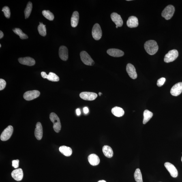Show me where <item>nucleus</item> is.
Segmentation results:
<instances>
[{
	"label": "nucleus",
	"instance_id": "21",
	"mask_svg": "<svg viewBox=\"0 0 182 182\" xmlns=\"http://www.w3.org/2000/svg\"><path fill=\"white\" fill-rule=\"evenodd\" d=\"M88 161L90 164L93 166L97 165L100 163L99 157L95 154H91L88 157Z\"/></svg>",
	"mask_w": 182,
	"mask_h": 182
},
{
	"label": "nucleus",
	"instance_id": "30",
	"mask_svg": "<svg viewBox=\"0 0 182 182\" xmlns=\"http://www.w3.org/2000/svg\"><path fill=\"white\" fill-rule=\"evenodd\" d=\"M45 26L46 25H44L42 23H41L40 22V25L37 28L39 34L43 37L45 36L47 34Z\"/></svg>",
	"mask_w": 182,
	"mask_h": 182
},
{
	"label": "nucleus",
	"instance_id": "8",
	"mask_svg": "<svg viewBox=\"0 0 182 182\" xmlns=\"http://www.w3.org/2000/svg\"><path fill=\"white\" fill-rule=\"evenodd\" d=\"M40 91L37 90L29 91L24 93L23 97L26 100L31 101L37 98L40 96Z\"/></svg>",
	"mask_w": 182,
	"mask_h": 182
},
{
	"label": "nucleus",
	"instance_id": "22",
	"mask_svg": "<svg viewBox=\"0 0 182 182\" xmlns=\"http://www.w3.org/2000/svg\"><path fill=\"white\" fill-rule=\"evenodd\" d=\"M79 14L77 11L73 12L71 18V25L73 27H75L78 25L79 20Z\"/></svg>",
	"mask_w": 182,
	"mask_h": 182
},
{
	"label": "nucleus",
	"instance_id": "4",
	"mask_svg": "<svg viewBox=\"0 0 182 182\" xmlns=\"http://www.w3.org/2000/svg\"><path fill=\"white\" fill-rule=\"evenodd\" d=\"M81 59L84 64L92 66L94 65L95 62L87 52L82 51L80 53Z\"/></svg>",
	"mask_w": 182,
	"mask_h": 182
},
{
	"label": "nucleus",
	"instance_id": "24",
	"mask_svg": "<svg viewBox=\"0 0 182 182\" xmlns=\"http://www.w3.org/2000/svg\"><path fill=\"white\" fill-rule=\"evenodd\" d=\"M102 151L104 155L108 158H111L113 156V151L110 146L104 145L103 147Z\"/></svg>",
	"mask_w": 182,
	"mask_h": 182
},
{
	"label": "nucleus",
	"instance_id": "19",
	"mask_svg": "<svg viewBox=\"0 0 182 182\" xmlns=\"http://www.w3.org/2000/svg\"><path fill=\"white\" fill-rule=\"evenodd\" d=\"M107 53L114 57H121L124 55V53L122 51L116 49H110L107 51Z\"/></svg>",
	"mask_w": 182,
	"mask_h": 182
},
{
	"label": "nucleus",
	"instance_id": "32",
	"mask_svg": "<svg viewBox=\"0 0 182 182\" xmlns=\"http://www.w3.org/2000/svg\"><path fill=\"white\" fill-rule=\"evenodd\" d=\"M2 11L3 12L5 17L7 18H10L11 12L10 8H9V7L5 6L3 7Z\"/></svg>",
	"mask_w": 182,
	"mask_h": 182
},
{
	"label": "nucleus",
	"instance_id": "9",
	"mask_svg": "<svg viewBox=\"0 0 182 182\" xmlns=\"http://www.w3.org/2000/svg\"><path fill=\"white\" fill-rule=\"evenodd\" d=\"M80 97L84 100L91 101L96 99L97 97V95L95 93L89 92H83L80 93Z\"/></svg>",
	"mask_w": 182,
	"mask_h": 182
},
{
	"label": "nucleus",
	"instance_id": "36",
	"mask_svg": "<svg viewBox=\"0 0 182 182\" xmlns=\"http://www.w3.org/2000/svg\"><path fill=\"white\" fill-rule=\"evenodd\" d=\"M83 111L84 113L86 114H87L89 112V109H88L87 107H85L83 108Z\"/></svg>",
	"mask_w": 182,
	"mask_h": 182
},
{
	"label": "nucleus",
	"instance_id": "35",
	"mask_svg": "<svg viewBox=\"0 0 182 182\" xmlns=\"http://www.w3.org/2000/svg\"><path fill=\"white\" fill-rule=\"evenodd\" d=\"M19 159L14 160L12 161V166L15 168H18L19 166Z\"/></svg>",
	"mask_w": 182,
	"mask_h": 182
},
{
	"label": "nucleus",
	"instance_id": "15",
	"mask_svg": "<svg viewBox=\"0 0 182 182\" xmlns=\"http://www.w3.org/2000/svg\"><path fill=\"white\" fill-rule=\"evenodd\" d=\"M18 61L22 65H27L29 66H33L35 63L34 59L29 57L20 58L18 59Z\"/></svg>",
	"mask_w": 182,
	"mask_h": 182
},
{
	"label": "nucleus",
	"instance_id": "41",
	"mask_svg": "<svg viewBox=\"0 0 182 182\" xmlns=\"http://www.w3.org/2000/svg\"><path fill=\"white\" fill-rule=\"evenodd\" d=\"M116 28H118V27H117V26H116Z\"/></svg>",
	"mask_w": 182,
	"mask_h": 182
},
{
	"label": "nucleus",
	"instance_id": "5",
	"mask_svg": "<svg viewBox=\"0 0 182 182\" xmlns=\"http://www.w3.org/2000/svg\"><path fill=\"white\" fill-rule=\"evenodd\" d=\"M179 56V52L175 49L170 51L165 56L164 61L165 62L169 63L173 61Z\"/></svg>",
	"mask_w": 182,
	"mask_h": 182
},
{
	"label": "nucleus",
	"instance_id": "7",
	"mask_svg": "<svg viewBox=\"0 0 182 182\" xmlns=\"http://www.w3.org/2000/svg\"><path fill=\"white\" fill-rule=\"evenodd\" d=\"M92 35L94 39L96 40H100L102 37V29L100 25L98 23L95 24L92 31Z\"/></svg>",
	"mask_w": 182,
	"mask_h": 182
},
{
	"label": "nucleus",
	"instance_id": "11",
	"mask_svg": "<svg viewBox=\"0 0 182 182\" xmlns=\"http://www.w3.org/2000/svg\"><path fill=\"white\" fill-rule=\"evenodd\" d=\"M182 92V82H179L174 85L171 89L170 93L174 96H177Z\"/></svg>",
	"mask_w": 182,
	"mask_h": 182
},
{
	"label": "nucleus",
	"instance_id": "16",
	"mask_svg": "<svg viewBox=\"0 0 182 182\" xmlns=\"http://www.w3.org/2000/svg\"><path fill=\"white\" fill-rule=\"evenodd\" d=\"M12 177L16 181H21L23 177V170L21 168H19L15 170L11 173Z\"/></svg>",
	"mask_w": 182,
	"mask_h": 182
},
{
	"label": "nucleus",
	"instance_id": "1",
	"mask_svg": "<svg viewBox=\"0 0 182 182\" xmlns=\"http://www.w3.org/2000/svg\"><path fill=\"white\" fill-rule=\"evenodd\" d=\"M144 47L146 52L150 55H154L159 49L157 42L153 40L146 41L144 44Z\"/></svg>",
	"mask_w": 182,
	"mask_h": 182
},
{
	"label": "nucleus",
	"instance_id": "12",
	"mask_svg": "<svg viewBox=\"0 0 182 182\" xmlns=\"http://www.w3.org/2000/svg\"><path fill=\"white\" fill-rule=\"evenodd\" d=\"M111 18L113 21L119 27H121L123 24V21L121 17L117 13H113L111 15Z\"/></svg>",
	"mask_w": 182,
	"mask_h": 182
},
{
	"label": "nucleus",
	"instance_id": "40",
	"mask_svg": "<svg viewBox=\"0 0 182 182\" xmlns=\"http://www.w3.org/2000/svg\"><path fill=\"white\" fill-rule=\"evenodd\" d=\"M99 96H101V95H102V93H101L99 92Z\"/></svg>",
	"mask_w": 182,
	"mask_h": 182
},
{
	"label": "nucleus",
	"instance_id": "25",
	"mask_svg": "<svg viewBox=\"0 0 182 182\" xmlns=\"http://www.w3.org/2000/svg\"><path fill=\"white\" fill-rule=\"evenodd\" d=\"M112 113L117 117H121L125 114L124 111L122 108L118 107H115L111 110Z\"/></svg>",
	"mask_w": 182,
	"mask_h": 182
},
{
	"label": "nucleus",
	"instance_id": "23",
	"mask_svg": "<svg viewBox=\"0 0 182 182\" xmlns=\"http://www.w3.org/2000/svg\"><path fill=\"white\" fill-rule=\"evenodd\" d=\"M59 151L61 153L66 157H70L72 155V150L71 148L65 146H62L59 148Z\"/></svg>",
	"mask_w": 182,
	"mask_h": 182
},
{
	"label": "nucleus",
	"instance_id": "20",
	"mask_svg": "<svg viewBox=\"0 0 182 182\" xmlns=\"http://www.w3.org/2000/svg\"><path fill=\"white\" fill-rule=\"evenodd\" d=\"M127 27L129 28L136 27L138 26V18L136 17L132 16L129 17L127 20Z\"/></svg>",
	"mask_w": 182,
	"mask_h": 182
},
{
	"label": "nucleus",
	"instance_id": "43",
	"mask_svg": "<svg viewBox=\"0 0 182 182\" xmlns=\"http://www.w3.org/2000/svg\"><path fill=\"white\" fill-rule=\"evenodd\" d=\"M181 161H182V157H181Z\"/></svg>",
	"mask_w": 182,
	"mask_h": 182
},
{
	"label": "nucleus",
	"instance_id": "17",
	"mask_svg": "<svg viewBox=\"0 0 182 182\" xmlns=\"http://www.w3.org/2000/svg\"><path fill=\"white\" fill-rule=\"evenodd\" d=\"M59 55L60 59L63 61H67L68 59V50L66 47L62 46L60 47Z\"/></svg>",
	"mask_w": 182,
	"mask_h": 182
},
{
	"label": "nucleus",
	"instance_id": "38",
	"mask_svg": "<svg viewBox=\"0 0 182 182\" xmlns=\"http://www.w3.org/2000/svg\"><path fill=\"white\" fill-rule=\"evenodd\" d=\"M3 35H4L3 32L1 31H0V39H1L3 37Z\"/></svg>",
	"mask_w": 182,
	"mask_h": 182
},
{
	"label": "nucleus",
	"instance_id": "14",
	"mask_svg": "<svg viewBox=\"0 0 182 182\" xmlns=\"http://www.w3.org/2000/svg\"><path fill=\"white\" fill-rule=\"evenodd\" d=\"M127 72L129 75L132 79H135L137 77L135 68L131 63L127 64L126 67Z\"/></svg>",
	"mask_w": 182,
	"mask_h": 182
},
{
	"label": "nucleus",
	"instance_id": "42",
	"mask_svg": "<svg viewBox=\"0 0 182 182\" xmlns=\"http://www.w3.org/2000/svg\"><path fill=\"white\" fill-rule=\"evenodd\" d=\"M0 47H1V44H0Z\"/></svg>",
	"mask_w": 182,
	"mask_h": 182
},
{
	"label": "nucleus",
	"instance_id": "31",
	"mask_svg": "<svg viewBox=\"0 0 182 182\" xmlns=\"http://www.w3.org/2000/svg\"><path fill=\"white\" fill-rule=\"evenodd\" d=\"M42 14L47 19L50 20H53L54 18V15L49 10H44L43 11Z\"/></svg>",
	"mask_w": 182,
	"mask_h": 182
},
{
	"label": "nucleus",
	"instance_id": "29",
	"mask_svg": "<svg viewBox=\"0 0 182 182\" xmlns=\"http://www.w3.org/2000/svg\"><path fill=\"white\" fill-rule=\"evenodd\" d=\"M134 177L137 182H143L142 175L139 169H137L134 173Z\"/></svg>",
	"mask_w": 182,
	"mask_h": 182
},
{
	"label": "nucleus",
	"instance_id": "13",
	"mask_svg": "<svg viewBox=\"0 0 182 182\" xmlns=\"http://www.w3.org/2000/svg\"><path fill=\"white\" fill-rule=\"evenodd\" d=\"M41 75L43 78H46L50 81L58 82L59 80V76L53 73L50 72L49 74L47 75L45 72H41Z\"/></svg>",
	"mask_w": 182,
	"mask_h": 182
},
{
	"label": "nucleus",
	"instance_id": "33",
	"mask_svg": "<svg viewBox=\"0 0 182 182\" xmlns=\"http://www.w3.org/2000/svg\"><path fill=\"white\" fill-rule=\"evenodd\" d=\"M166 79L165 78H161L158 80L157 82V85L159 87H161L163 85L165 82Z\"/></svg>",
	"mask_w": 182,
	"mask_h": 182
},
{
	"label": "nucleus",
	"instance_id": "2",
	"mask_svg": "<svg viewBox=\"0 0 182 182\" xmlns=\"http://www.w3.org/2000/svg\"><path fill=\"white\" fill-rule=\"evenodd\" d=\"M50 119L53 123V128L56 133H59L61 129V124L59 117L54 113L50 114Z\"/></svg>",
	"mask_w": 182,
	"mask_h": 182
},
{
	"label": "nucleus",
	"instance_id": "28",
	"mask_svg": "<svg viewBox=\"0 0 182 182\" xmlns=\"http://www.w3.org/2000/svg\"><path fill=\"white\" fill-rule=\"evenodd\" d=\"M32 8V3L31 2H29L27 3L25 10H24V12L25 19H27L29 17L30 14H31Z\"/></svg>",
	"mask_w": 182,
	"mask_h": 182
},
{
	"label": "nucleus",
	"instance_id": "34",
	"mask_svg": "<svg viewBox=\"0 0 182 182\" xmlns=\"http://www.w3.org/2000/svg\"><path fill=\"white\" fill-rule=\"evenodd\" d=\"M6 85V82L4 80L1 79H0V90H3Z\"/></svg>",
	"mask_w": 182,
	"mask_h": 182
},
{
	"label": "nucleus",
	"instance_id": "3",
	"mask_svg": "<svg viewBox=\"0 0 182 182\" xmlns=\"http://www.w3.org/2000/svg\"><path fill=\"white\" fill-rule=\"evenodd\" d=\"M175 10L173 5H169L162 11V16L166 20H170L173 16Z\"/></svg>",
	"mask_w": 182,
	"mask_h": 182
},
{
	"label": "nucleus",
	"instance_id": "26",
	"mask_svg": "<svg viewBox=\"0 0 182 182\" xmlns=\"http://www.w3.org/2000/svg\"><path fill=\"white\" fill-rule=\"evenodd\" d=\"M153 114L152 112L147 110L144 111L143 113L144 119L143 123L145 124L153 117Z\"/></svg>",
	"mask_w": 182,
	"mask_h": 182
},
{
	"label": "nucleus",
	"instance_id": "6",
	"mask_svg": "<svg viewBox=\"0 0 182 182\" xmlns=\"http://www.w3.org/2000/svg\"><path fill=\"white\" fill-rule=\"evenodd\" d=\"M13 132V127L11 125H9L4 129L1 135V139L2 141H6L11 138Z\"/></svg>",
	"mask_w": 182,
	"mask_h": 182
},
{
	"label": "nucleus",
	"instance_id": "37",
	"mask_svg": "<svg viewBox=\"0 0 182 182\" xmlns=\"http://www.w3.org/2000/svg\"><path fill=\"white\" fill-rule=\"evenodd\" d=\"M76 111L77 115L79 116L80 115L81 113L80 110L79 109H77Z\"/></svg>",
	"mask_w": 182,
	"mask_h": 182
},
{
	"label": "nucleus",
	"instance_id": "18",
	"mask_svg": "<svg viewBox=\"0 0 182 182\" xmlns=\"http://www.w3.org/2000/svg\"><path fill=\"white\" fill-rule=\"evenodd\" d=\"M43 131L42 124L40 122L37 123L36 128L35 131V138L37 140H40L42 139L43 137Z\"/></svg>",
	"mask_w": 182,
	"mask_h": 182
},
{
	"label": "nucleus",
	"instance_id": "27",
	"mask_svg": "<svg viewBox=\"0 0 182 182\" xmlns=\"http://www.w3.org/2000/svg\"><path fill=\"white\" fill-rule=\"evenodd\" d=\"M13 31L16 35L19 36L20 38L22 39V40L28 38L27 35L23 33L22 30L20 29H19V28H15V29H13Z\"/></svg>",
	"mask_w": 182,
	"mask_h": 182
},
{
	"label": "nucleus",
	"instance_id": "10",
	"mask_svg": "<svg viewBox=\"0 0 182 182\" xmlns=\"http://www.w3.org/2000/svg\"><path fill=\"white\" fill-rule=\"evenodd\" d=\"M164 166L172 177L176 178L178 175L177 169L173 164L169 162L165 163Z\"/></svg>",
	"mask_w": 182,
	"mask_h": 182
},
{
	"label": "nucleus",
	"instance_id": "39",
	"mask_svg": "<svg viewBox=\"0 0 182 182\" xmlns=\"http://www.w3.org/2000/svg\"><path fill=\"white\" fill-rule=\"evenodd\" d=\"M97 182H106V181L104 180H101Z\"/></svg>",
	"mask_w": 182,
	"mask_h": 182
}]
</instances>
